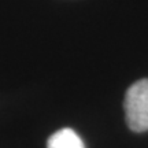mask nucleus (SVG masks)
I'll return each mask as SVG.
<instances>
[{"instance_id":"nucleus-1","label":"nucleus","mask_w":148,"mask_h":148,"mask_svg":"<svg viewBox=\"0 0 148 148\" xmlns=\"http://www.w3.org/2000/svg\"><path fill=\"white\" fill-rule=\"evenodd\" d=\"M125 114L133 132L148 130V79H138L129 86L125 95Z\"/></svg>"},{"instance_id":"nucleus-2","label":"nucleus","mask_w":148,"mask_h":148,"mask_svg":"<svg viewBox=\"0 0 148 148\" xmlns=\"http://www.w3.org/2000/svg\"><path fill=\"white\" fill-rule=\"evenodd\" d=\"M47 148H85L84 141L70 127L53 133L47 141Z\"/></svg>"}]
</instances>
